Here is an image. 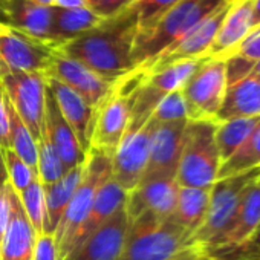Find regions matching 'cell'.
<instances>
[{"mask_svg": "<svg viewBox=\"0 0 260 260\" xmlns=\"http://www.w3.org/2000/svg\"><path fill=\"white\" fill-rule=\"evenodd\" d=\"M137 34L138 17L134 5H130L119 14L103 19L95 28L64 43L58 51L116 83L137 71L134 63Z\"/></svg>", "mask_w": 260, "mask_h": 260, "instance_id": "6da1fadb", "label": "cell"}, {"mask_svg": "<svg viewBox=\"0 0 260 260\" xmlns=\"http://www.w3.org/2000/svg\"><path fill=\"white\" fill-rule=\"evenodd\" d=\"M226 0H181L152 28L138 31L134 46L135 69L147 72L152 64L205 17L225 7Z\"/></svg>", "mask_w": 260, "mask_h": 260, "instance_id": "7a4b0ae2", "label": "cell"}, {"mask_svg": "<svg viewBox=\"0 0 260 260\" xmlns=\"http://www.w3.org/2000/svg\"><path fill=\"white\" fill-rule=\"evenodd\" d=\"M191 245V236L170 217L143 213L128 222L119 260H175Z\"/></svg>", "mask_w": 260, "mask_h": 260, "instance_id": "3957f363", "label": "cell"}, {"mask_svg": "<svg viewBox=\"0 0 260 260\" xmlns=\"http://www.w3.org/2000/svg\"><path fill=\"white\" fill-rule=\"evenodd\" d=\"M214 119H188L184 130V144L176 173L179 187L211 188L222 166L216 144Z\"/></svg>", "mask_w": 260, "mask_h": 260, "instance_id": "277c9868", "label": "cell"}, {"mask_svg": "<svg viewBox=\"0 0 260 260\" xmlns=\"http://www.w3.org/2000/svg\"><path fill=\"white\" fill-rule=\"evenodd\" d=\"M109 178H112V156L90 147L86 152L81 182L54 233L58 260H63L72 251L75 236L92 208L95 194Z\"/></svg>", "mask_w": 260, "mask_h": 260, "instance_id": "5b68a950", "label": "cell"}, {"mask_svg": "<svg viewBox=\"0 0 260 260\" xmlns=\"http://www.w3.org/2000/svg\"><path fill=\"white\" fill-rule=\"evenodd\" d=\"M135 75H127L115 83L112 92L95 112L90 147L113 155L124 138L132 113V95L138 86ZM89 147V149H90Z\"/></svg>", "mask_w": 260, "mask_h": 260, "instance_id": "8992f818", "label": "cell"}, {"mask_svg": "<svg viewBox=\"0 0 260 260\" xmlns=\"http://www.w3.org/2000/svg\"><path fill=\"white\" fill-rule=\"evenodd\" d=\"M258 181L260 167L217 179L210 190V205L205 220L191 236V245L204 251L230 222L246 190Z\"/></svg>", "mask_w": 260, "mask_h": 260, "instance_id": "52a82bcc", "label": "cell"}, {"mask_svg": "<svg viewBox=\"0 0 260 260\" xmlns=\"http://www.w3.org/2000/svg\"><path fill=\"white\" fill-rule=\"evenodd\" d=\"M201 60H185L169 64L162 69L143 72V78L132 95V113L127 130H137L144 125L159 101L175 90H181Z\"/></svg>", "mask_w": 260, "mask_h": 260, "instance_id": "ba28073f", "label": "cell"}, {"mask_svg": "<svg viewBox=\"0 0 260 260\" xmlns=\"http://www.w3.org/2000/svg\"><path fill=\"white\" fill-rule=\"evenodd\" d=\"M225 60L202 58L196 71L182 86L188 119H214L226 92Z\"/></svg>", "mask_w": 260, "mask_h": 260, "instance_id": "9c48e42d", "label": "cell"}, {"mask_svg": "<svg viewBox=\"0 0 260 260\" xmlns=\"http://www.w3.org/2000/svg\"><path fill=\"white\" fill-rule=\"evenodd\" d=\"M0 83L19 116L37 141L43 132L46 77L43 74L16 72L0 68Z\"/></svg>", "mask_w": 260, "mask_h": 260, "instance_id": "30bf717a", "label": "cell"}, {"mask_svg": "<svg viewBox=\"0 0 260 260\" xmlns=\"http://www.w3.org/2000/svg\"><path fill=\"white\" fill-rule=\"evenodd\" d=\"M155 125L156 122L150 118L140 128L127 130L112 155V179L127 193L135 190L143 181Z\"/></svg>", "mask_w": 260, "mask_h": 260, "instance_id": "8fae6325", "label": "cell"}, {"mask_svg": "<svg viewBox=\"0 0 260 260\" xmlns=\"http://www.w3.org/2000/svg\"><path fill=\"white\" fill-rule=\"evenodd\" d=\"M57 48L36 40L13 26L0 25V68L46 77Z\"/></svg>", "mask_w": 260, "mask_h": 260, "instance_id": "7c38bea8", "label": "cell"}, {"mask_svg": "<svg viewBox=\"0 0 260 260\" xmlns=\"http://www.w3.org/2000/svg\"><path fill=\"white\" fill-rule=\"evenodd\" d=\"M46 77H52L75 90L90 107L96 109L112 92L115 83L103 78L86 64L55 49Z\"/></svg>", "mask_w": 260, "mask_h": 260, "instance_id": "4fadbf2b", "label": "cell"}, {"mask_svg": "<svg viewBox=\"0 0 260 260\" xmlns=\"http://www.w3.org/2000/svg\"><path fill=\"white\" fill-rule=\"evenodd\" d=\"M187 121L156 124L150 138L149 161L141 182L153 179H176Z\"/></svg>", "mask_w": 260, "mask_h": 260, "instance_id": "5bb4252c", "label": "cell"}, {"mask_svg": "<svg viewBox=\"0 0 260 260\" xmlns=\"http://www.w3.org/2000/svg\"><path fill=\"white\" fill-rule=\"evenodd\" d=\"M231 4H226L225 7L219 8L208 17H205L201 23H198L182 40H179L172 49H169L166 54H162L147 72L162 69L169 64L185 61V60H202L207 58L210 48L214 43V39L219 32V28L222 25V20L228 11Z\"/></svg>", "mask_w": 260, "mask_h": 260, "instance_id": "9a60e30c", "label": "cell"}, {"mask_svg": "<svg viewBox=\"0 0 260 260\" xmlns=\"http://www.w3.org/2000/svg\"><path fill=\"white\" fill-rule=\"evenodd\" d=\"M260 226V181L246 190L239 207L231 216L230 222L220 231V234L204 249L208 255L210 252L230 249L257 233Z\"/></svg>", "mask_w": 260, "mask_h": 260, "instance_id": "2e32d148", "label": "cell"}, {"mask_svg": "<svg viewBox=\"0 0 260 260\" xmlns=\"http://www.w3.org/2000/svg\"><path fill=\"white\" fill-rule=\"evenodd\" d=\"M127 231L128 217L124 207L63 260H119Z\"/></svg>", "mask_w": 260, "mask_h": 260, "instance_id": "e0dca14e", "label": "cell"}, {"mask_svg": "<svg viewBox=\"0 0 260 260\" xmlns=\"http://www.w3.org/2000/svg\"><path fill=\"white\" fill-rule=\"evenodd\" d=\"M179 184L176 179H153L141 182L127 196L125 213L128 222L149 211L159 219H169L176 207Z\"/></svg>", "mask_w": 260, "mask_h": 260, "instance_id": "ac0fdd59", "label": "cell"}, {"mask_svg": "<svg viewBox=\"0 0 260 260\" xmlns=\"http://www.w3.org/2000/svg\"><path fill=\"white\" fill-rule=\"evenodd\" d=\"M37 231L29 222L19 193L11 190V208L0 234V260H32Z\"/></svg>", "mask_w": 260, "mask_h": 260, "instance_id": "d6986e66", "label": "cell"}, {"mask_svg": "<svg viewBox=\"0 0 260 260\" xmlns=\"http://www.w3.org/2000/svg\"><path fill=\"white\" fill-rule=\"evenodd\" d=\"M46 86L52 93L58 110L61 112L66 122L71 125L74 134L84 152L90 147V135L95 121V109L90 107L75 90L61 81L46 77Z\"/></svg>", "mask_w": 260, "mask_h": 260, "instance_id": "ffe728a7", "label": "cell"}, {"mask_svg": "<svg viewBox=\"0 0 260 260\" xmlns=\"http://www.w3.org/2000/svg\"><path fill=\"white\" fill-rule=\"evenodd\" d=\"M43 132L48 140L60 155L63 164L68 170L75 166H80L86 159V152L81 149L74 130L63 118L58 110L52 93L46 86V104H45V118H43Z\"/></svg>", "mask_w": 260, "mask_h": 260, "instance_id": "44dd1931", "label": "cell"}, {"mask_svg": "<svg viewBox=\"0 0 260 260\" xmlns=\"http://www.w3.org/2000/svg\"><path fill=\"white\" fill-rule=\"evenodd\" d=\"M251 31V0H239V2L231 4L207 58H228L237 51L240 43L249 36Z\"/></svg>", "mask_w": 260, "mask_h": 260, "instance_id": "7402d4cb", "label": "cell"}, {"mask_svg": "<svg viewBox=\"0 0 260 260\" xmlns=\"http://www.w3.org/2000/svg\"><path fill=\"white\" fill-rule=\"evenodd\" d=\"M127 196H128V193L125 190H122L112 178H109L98 188L93 204H92V208H90L84 223L81 225V228L78 230V233L75 236L72 251L80 243H83L90 234H93L98 228H101L106 222H109L119 210H122L125 207Z\"/></svg>", "mask_w": 260, "mask_h": 260, "instance_id": "603a6c76", "label": "cell"}, {"mask_svg": "<svg viewBox=\"0 0 260 260\" xmlns=\"http://www.w3.org/2000/svg\"><path fill=\"white\" fill-rule=\"evenodd\" d=\"M7 11L8 26H13L36 40L52 45L51 28L54 20V7H40L32 4L31 0H8Z\"/></svg>", "mask_w": 260, "mask_h": 260, "instance_id": "cb8c5ba5", "label": "cell"}, {"mask_svg": "<svg viewBox=\"0 0 260 260\" xmlns=\"http://www.w3.org/2000/svg\"><path fill=\"white\" fill-rule=\"evenodd\" d=\"M260 116V81L254 77L228 86L216 121Z\"/></svg>", "mask_w": 260, "mask_h": 260, "instance_id": "d4e9b609", "label": "cell"}, {"mask_svg": "<svg viewBox=\"0 0 260 260\" xmlns=\"http://www.w3.org/2000/svg\"><path fill=\"white\" fill-rule=\"evenodd\" d=\"M84 162L72 167L66 175L54 184L45 185V201H46V228L45 233L54 234L58 222L61 220L69 202L72 201L81 178H83Z\"/></svg>", "mask_w": 260, "mask_h": 260, "instance_id": "484cf974", "label": "cell"}, {"mask_svg": "<svg viewBox=\"0 0 260 260\" xmlns=\"http://www.w3.org/2000/svg\"><path fill=\"white\" fill-rule=\"evenodd\" d=\"M211 188H191L179 187L178 201L170 219L193 236L205 220L210 205Z\"/></svg>", "mask_w": 260, "mask_h": 260, "instance_id": "4316f807", "label": "cell"}, {"mask_svg": "<svg viewBox=\"0 0 260 260\" xmlns=\"http://www.w3.org/2000/svg\"><path fill=\"white\" fill-rule=\"evenodd\" d=\"M101 20L103 19L98 17L89 7L80 10H61L54 7L51 43L58 49L64 43L95 28Z\"/></svg>", "mask_w": 260, "mask_h": 260, "instance_id": "83f0119b", "label": "cell"}, {"mask_svg": "<svg viewBox=\"0 0 260 260\" xmlns=\"http://www.w3.org/2000/svg\"><path fill=\"white\" fill-rule=\"evenodd\" d=\"M260 121V116L254 118H236L217 122L216 127V144L222 164L228 161L248 140L254 127Z\"/></svg>", "mask_w": 260, "mask_h": 260, "instance_id": "f1b7e54d", "label": "cell"}, {"mask_svg": "<svg viewBox=\"0 0 260 260\" xmlns=\"http://www.w3.org/2000/svg\"><path fill=\"white\" fill-rule=\"evenodd\" d=\"M8 96V95H7ZM8 115H10V149L31 167L37 175V141L19 116L17 110L8 98Z\"/></svg>", "mask_w": 260, "mask_h": 260, "instance_id": "f546056e", "label": "cell"}, {"mask_svg": "<svg viewBox=\"0 0 260 260\" xmlns=\"http://www.w3.org/2000/svg\"><path fill=\"white\" fill-rule=\"evenodd\" d=\"M257 167H260V121L254 127L248 140L242 144V147L220 166L217 179L239 175Z\"/></svg>", "mask_w": 260, "mask_h": 260, "instance_id": "4dcf8cb0", "label": "cell"}, {"mask_svg": "<svg viewBox=\"0 0 260 260\" xmlns=\"http://www.w3.org/2000/svg\"><path fill=\"white\" fill-rule=\"evenodd\" d=\"M68 169L63 164L60 155L48 140L46 134L42 132L37 140V176L43 185L57 182L66 175Z\"/></svg>", "mask_w": 260, "mask_h": 260, "instance_id": "1f68e13d", "label": "cell"}, {"mask_svg": "<svg viewBox=\"0 0 260 260\" xmlns=\"http://www.w3.org/2000/svg\"><path fill=\"white\" fill-rule=\"evenodd\" d=\"M20 202L25 213L32 223L34 230L45 233L46 228V201H45V185L39 178H36L22 193H19Z\"/></svg>", "mask_w": 260, "mask_h": 260, "instance_id": "d6a6232c", "label": "cell"}, {"mask_svg": "<svg viewBox=\"0 0 260 260\" xmlns=\"http://www.w3.org/2000/svg\"><path fill=\"white\" fill-rule=\"evenodd\" d=\"M156 124H170V122H179V121H188L187 106L185 100L181 90H175L164 96L159 104L155 107L152 116Z\"/></svg>", "mask_w": 260, "mask_h": 260, "instance_id": "836d02e7", "label": "cell"}, {"mask_svg": "<svg viewBox=\"0 0 260 260\" xmlns=\"http://www.w3.org/2000/svg\"><path fill=\"white\" fill-rule=\"evenodd\" d=\"M181 0H137L134 4L138 17V31L152 28L166 13H169Z\"/></svg>", "mask_w": 260, "mask_h": 260, "instance_id": "e575fe53", "label": "cell"}, {"mask_svg": "<svg viewBox=\"0 0 260 260\" xmlns=\"http://www.w3.org/2000/svg\"><path fill=\"white\" fill-rule=\"evenodd\" d=\"M4 159L8 173V182L17 193H22L36 178H39L28 164H25L11 149H4Z\"/></svg>", "mask_w": 260, "mask_h": 260, "instance_id": "d590c367", "label": "cell"}, {"mask_svg": "<svg viewBox=\"0 0 260 260\" xmlns=\"http://www.w3.org/2000/svg\"><path fill=\"white\" fill-rule=\"evenodd\" d=\"M208 255L219 260H260V231L234 248L214 251Z\"/></svg>", "mask_w": 260, "mask_h": 260, "instance_id": "8d00e7d4", "label": "cell"}, {"mask_svg": "<svg viewBox=\"0 0 260 260\" xmlns=\"http://www.w3.org/2000/svg\"><path fill=\"white\" fill-rule=\"evenodd\" d=\"M254 61L243 58L240 55H231L225 58V75H226V86H233L246 77L251 75L254 69Z\"/></svg>", "mask_w": 260, "mask_h": 260, "instance_id": "74e56055", "label": "cell"}, {"mask_svg": "<svg viewBox=\"0 0 260 260\" xmlns=\"http://www.w3.org/2000/svg\"><path fill=\"white\" fill-rule=\"evenodd\" d=\"M134 2L135 0H87V7L98 17L109 19L134 5Z\"/></svg>", "mask_w": 260, "mask_h": 260, "instance_id": "f35d334b", "label": "cell"}, {"mask_svg": "<svg viewBox=\"0 0 260 260\" xmlns=\"http://www.w3.org/2000/svg\"><path fill=\"white\" fill-rule=\"evenodd\" d=\"M32 260H58V249L54 234L39 233L34 243Z\"/></svg>", "mask_w": 260, "mask_h": 260, "instance_id": "ab89813d", "label": "cell"}, {"mask_svg": "<svg viewBox=\"0 0 260 260\" xmlns=\"http://www.w3.org/2000/svg\"><path fill=\"white\" fill-rule=\"evenodd\" d=\"M233 55H240L254 63L260 61V28L252 29L249 32V36L240 43V46L237 48V51Z\"/></svg>", "mask_w": 260, "mask_h": 260, "instance_id": "60d3db41", "label": "cell"}, {"mask_svg": "<svg viewBox=\"0 0 260 260\" xmlns=\"http://www.w3.org/2000/svg\"><path fill=\"white\" fill-rule=\"evenodd\" d=\"M0 147L10 149V115H8V96L0 83Z\"/></svg>", "mask_w": 260, "mask_h": 260, "instance_id": "b9f144b4", "label": "cell"}, {"mask_svg": "<svg viewBox=\"0 0 260 260\" xmlns=\"http://www.w3.org/2000/svg\"><path fill=\"white\" fill-rule=\"evenodd\" d=\"M175 260H219V258H214V257L207 255L199 246L193 245L187 251H184L179 257H176Z\"/></svg>", "mask_w": 260, "mask_h": 260, "instance_id": "7bdbcfd3", "label": "cell"}, {"mask_svg": "<svg viewBox=\"0 0 260 260\" xmlns=\"http://www.w3.org/2000/svg\"><path fill=\"white\" fill-rule=\"evenodd\" d=\"M54 7L61 10H80L87 8V0H55Z\"/></svg>", "mask_w": 260, "mask_h": 260, "instance_id": "ee69618b", "label": "cell"}, {"mask_svg": "<svg viewBox=\"0 0 260 260\" xmlns=\"http://www.w3.org/2000/svg\"><path fill=\"white\" fill-rule=\"evenodd\" d=\"M251 17L252 29L260 28V0H251Z\"/></svg>", "mask_w": 260, "mask_h": 260, "instance_id": "f6af8a7d", "label": "cell"}, {"mask_svg": "<svg viewBox=\"0 0 260 260\" xmlns=\"http://www.w3.org/2000/svg\"><path fill=\"white\" fill-rule=\"evenodd\" d=\"M8 184V173H7V166L4 159V149L0 147V190Z\"/></svg>", "mask_w": 260, "mask_h": 260, "instance_id": "bcb514c9", "label": "cell"}, {"mask_svg": "<svg viewBox=\"0 0 260 260\" xmlns=\"http://www.w3.org/2000/svg\"><path fill=\"white\" fill-rule=\"evenodd\" d=\"M8 0H0V25H8Z\"/></svg>", "mask_w": 260, "mask_h": 260, "instance_id": "7dc6e473", "label": "cell"}, {"mask_svg": "<svg viewBox=\"0 0 260 260\" xmlns=\"http://www.w3.org/2000/svg\"><path fill=\"white\" fill-rule=\"evenodd\" d=\"M32 4H37V5H40V7H54V2L55 0H31Z\"/></svg>", "mask_w": 260, "mask_h": 260, "instance_id": "c3c4849f", "label": "cell"}, {"mask_svg": "<svg viewBox=\"0 0 260 260\" xmlns=\"http://www.w3.org/2000/svg\"><path fill=\"white\" fill-rule=\"evenodd\" d=\"M251 77H254V78H257V80L260 81V61H257V63L254 64V69H252V72H251Z\"/></svg>", "mask_w": 260, "mask_h": 260, "instance_id": "681fc988", "label": "cell"}, {"mask_svg": "<svg viewBox=\"0 0 260 260\" xmlns=\"http://www.w3.org/2000/svg\"><path fill=\"white\" fill-rule=\"evenodd\" d=\"M228 4H234V2H239V0H226Z\"/></svg>", "mask_w": 260, "mask_h": 260, "instance_id": "f907efd6", "label": "cell"}, {"mask_svg": "<svg viewBox=\"0 0 260 260\" xmlns=\"http://www.w3.org/2000/svg\"><path fill=\"white\" fill-rule=\"evenodd\" d=\"M257 231H260V226H258V230H257Z\"/></svg>", "mask_w": 260, "mask_h": 260, "instance_id": "816d5d0a", "label": "cell"}, {"mask_svg": "<svg viewBox=\"0 0 260 260\" xmlns=\"http://www.w3.org/2000/svg\"><path fill=\"white\" fill-rule=\"evenodd\" d=\"M135 2H137V0H135ZM135 2H134V4H135Z\"/></svg>", "mask_w": 260, "mask_h": 260, "instance_id": "f5cc1de1", "label": "cell"}]
</instances>
